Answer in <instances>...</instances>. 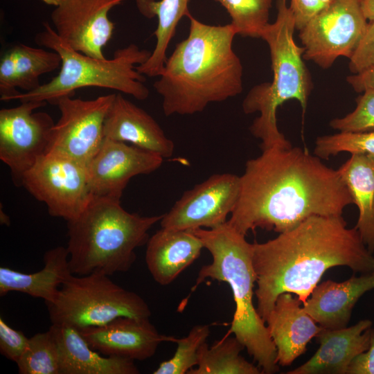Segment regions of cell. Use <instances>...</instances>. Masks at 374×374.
I'll use <instances>...</instances> for the list:
<instances>
[{"instance_id":"obj_1","label":"cell","mask_w":374,"mask_h":374,"mask_svg":"<svg viewBox=\"0 0 374 374\" xmlns=\"http://www.w3.org/2000/svg\"><path fill=\"white\" fill-rule=\"evenodd\" d=\"M262 152L246 162L238 200L227 220L242 234L258 228L280 233L311 215L340 216L354 204L338 170L307 149Z\"/></svg>"},{"instance_id":"obj_2","label":"cell","mask_w":374,"mask_h":374,"mask_svg":"<svg viewBox=\"0 0 374 374\" xmlns=\"http://www.w3.org/2000/svg\"><path fill=\"white\" fill-rule=\"evenodd\" d=\"M256 309L265 322L277 297L294 294L303 304L323 274L338 266L374 272V257L341 215H311L265 242L253 243Z\"/></svg>"},{"instance_id":"obj_3","label":"cell","mask_w":374,"mask_h":374,"mask_svg":"<svg viewBox=\"0 0 374 374\" xmlns=\"http://www.w3.org/2000/svg\"><path fill=\"white\" fill-rule=\"evenodd\" d=\"M189 33L167 57L154 84L166 116L193 115L243 89V67L233 49L236 30L230 23L210 25L190 14Z\"/></svg>"},{"instance_id":"obj_4","label":"cell","mask_w":374,"mask_h":374,"mask_svg":"<svg viewBox=\"0 0 374 374\" xmlns=\"http://www.w3.org/2000/svg\"><path fill=\"white\" fill-rule=\"evenodd\" d=\"M191 231L212 256V262L200 269L192 290L208 278L228 283L235 305L229 334L233 333L244 346L262 373L278 372L276 347L253 302L256 283L253 243L248 242L245 235L227 221L215 228Z\"/></svg>"},{"instance_id":"obj_5","label":"cell","mask_w":374,"mask_h":374,"mask_svg":"<svg viewBox=\"0 0 374 374\" xmlns=\"http://www.w3.org/2000/svg\"><path fill=\"white\" fill-rule=\"evenodd\" d=\"M162 217L131 213L120 199L93 196L84 211L67 222L71 274L111 276L127 271L136 260L135 249L147 243L149 230Z\"/></svg>"},{"instance_id":"obj_6","label":"cell","mask_w":374,"mask_h":374,"mask_svg":"<svg viewBox=\"0 0 374 374\" xmlns=\"http://www.w3.org/2000/svg\"><path fill=\"white\" fill-rule=\"evenodd\" d=\"M276 20L265 27L260 36L269 46L272 80L253 87L242 104L244 114H260L249 130L260 140L262 150L292 146L278 130L277 109L285 101L295 99L304 112L312 89L310 73L303 61L305 48L294 39L293 12L287 0H276Z\"/></svg>"},{"instance_id":"obj_7","label":"cell","mask_w":374,"mask_h":374,"mask_svg":"<svg viewBox=\"0 0 374 374\" xmlns=\"http://www.w3.org/2000/svg\"><path fill=\"white\" fill-rule=\"evenodd\" d=\"M35 36L39 45L57 52L62 64L59 73L48 82L28 92H20L14 100L44 101L55 105L66 96H73L78 89L97 87L116 90L139 100L148 98L145 77L136 66L143 64L152 52L134 44L116 50L111 59H97L75 51L64 43L48 22Z\"/></svg>"},{"instance_id":"obj_8","label":"cell","mask_w":374,"mask_h":374,"mask_svg":"<svg viewBox=\"0 0 374 374\" xmlns=\"http://www.w3.org/2000/svg\"><path fill=\"white\" fill-rule=\"evenodd\" d=\"M52 323L77 330L105 325L121 317L150 318L151 310L138 294L114 283L109 276L72 274L46 304Z\"/></svg>"},{"instance_id":"obj_9","label":"cell","mask_w":374,"mask_h":374,"mask_svg":"<svg viewBox=\"0 0 374 374\" xmlns=\"http://www.w3.org/2000/svg\"><path fill=\"white\" fill-rule=\"evenodd\" d=\"M23 186L46 204L53 217L76 219L93 197L87 166L69 157L46 152L24 175Z\"/></svg>"},{"instance_id":"obj_10","label":"cell","mask_w":374,"mask_h":374,"mask_svg":"<svg viewBox=\"0 0 374 374\" xmlns=\"http://www.w3.org/2000/svg\"><path fill=\"white\" fill-rule=\"evenodd\" d=\"M364 0H333L299 31L305 48L303 59L322 69L330 67L339 57L348 59L365 33L368 20Z\"/></svg>"},{"instance_id":"obj_11","label":"cell","mask_w":374,"mask_h":374,"mask_svg":"<svg viewBox=\"0 0 374 374\" xmlns=\"http://www.w3.org/2000/svg\"><path fill=\"white\" fill-rule=\"evenodd\" d=\"M116 93L92 100L64 96L57 105L60 118L55 123L46 151L59 154L87 166L104 139V122Z\"/></svg>"},{"instance_id":"obj_12","label":"cell","mask_w":374,"mask_h":374,"mask_svg":"<svg viewBox=\"0 0 374 374\" xmlns=\"http://www.w3.org/2000/svg\"><path fill=\"white\" fill-rule=\"evenodd\" d=\"M46 103L24 101L0 110V159L16 186H21L24 175L46 153L55 123L48 113L34 110Z\"/></svg>"},{"instance_id":"obj_13","label":"cell","mask_w":374,"mask_h":374,"mask_svg":"<svg viewBox=\"0 0 374 374\" xmlns=\"http://www.w3.org/2000/svg\"><path fill=\"white\" fill-rule=\"evenodd\" d=\"M240 191V177L214 174L186 191L160 221L161 227L195 230L212 229L226 220Z\"/></svg>"},{"instance_id":"obj_14","label":"cell","mask_w":374,"mask_h":374,"mask_svg":"<svg viewBox=\"0 0 374 374\" xmlns=\"http://www.w3.org/2000/svg\"><path fill=\"white\" fill-rule=\"evenodd\" d=\"M125 0H61L51 18L59 38L75 51L105 59L103 48L115 24L109 17L114 6Z\"/></svg>"},{"instance_id":"obj_15","label":"cell","mask_w":374,"mask_h":374,"mask_svg":"<svg viewBox=\"0 0 374 374\" xmlns=\"http://www.w3.org/2000/svg\"><path fill=\"white\" fill-rule=\"evenodd\" d=\"M163 159L157 153L135 145L105 139L87 165L91 192L93 196L121 199L132 177L155 171Z\"/></svg>"},{"instance_id":"obj_16","label":"cell","mask_w":374,"mask_h":374,"mask_svg":"<svg viewBox=\"0 0 374 374\" xmlns=\"http://www.w3.org/2000/svg\"><path fill=\"white\" fill-rule=\"evenodd\" d=\"M88 344L105 356L143 361L152 357L162 341L170 337L159 333L149 318L121 317L99 326L79 330Z\"/></svg>"},{"instance_id":"obj_17","label":"cell","mask_w":374,"mask_h":374,"mask_svg":"<svg viewBox=\"0 0 374 374\" xmlns=\"http://www.w3.org/2000/svg\"><path fill=\"white\" fill-rule=\"evenodd\" d=\"M103 133L105 139L131 143L163 159L172 157L175 150L174 142L154 118L120 92L107 114Z\"/></svg>"},{"instance_id":"obj_18","label":"cell","mask_w":374,"mask_h":374,"mask_svg":"<svg viewBox=\"0 0 374 374\" xmlns=\"http://www.w3.org/2000/svg\"><path fill=\"white\" fill-rule=\"evenodd\" d=\"M291 293L280 294L265 323L276 349L279 366H287L303 353L322 330Z\"/></svg>"},{"instance_id":"obj_19","label":"cell","mask_w":374,"mask_h":374,"mask_svg":"<svg viewBox=\"0 0 374 374\" xmlns=\"http://www.w3.org/2000/svg\"><path fill=\"white\" fill-rule=\"evenodd\" d=\"M369 319L359 321L350 327L326 329L319 332V347L314 355L287 374H347L352 360L366 351L370 344Z\"/></svg>"},{"instance_id":"obj_20","label":"cell","mask_w":374,"mask_h":374,"mask_svg":"<svg viewBox=\"0 0 374 374\" xmlns=\"http://www.w3.org/2000/svg\"><path fill=\"white\" fill-rule=\"evenodd\" d=\"M374 290V272L353 276L346 280H328L318 284L303 304L308 314L321 327H347L353 309L367 292Z\"/></svg>"},{"instance_id":"obj_21","label":"cell","mask_w":374,"mask_h":374,"mask_svg":"<svg viewBox=\"0 0 374 374\" xmlns=\"http://www.w3.org/2000/svg\"><path fill=\"white\" fill-rule=\"evenodd\" d=\"M145 262L153 279L167 285L199 258L204 247L191 230L161 227L149 238Z\"/></svg>"},{"instance_id":"obj_22","label":"cell","mask_w":374,"mask_h":374,"mask_svg":"<svg viewBox=\"0 0 374 374\" xmlns=\"http://www.w3.org/2000/svg\"><path fill=\"white\" fill-rule=\"evenodd\" d=\"M57 344L60 374H138L134 361L103 357L97 353L76 328L52 323L49 328Z\"/></svg>"},{"instance_id":"obj_23","label":"cell","mask_w":374,"mask_h":374,"mask_svg":"<svg viewBox=\"0 0 374 374\" xmlns=\"http://www.w3.org/2000/svg\"><path fill=\"white\" fill-rule=\"evenodd\" d=\"M62 64L55 51H46L23 44L15 45L4 52L0 60L1 100L10 101L20 92L38 88L39 77L57 69Z\"/></svg>"},{"instance_id":"obj_24","label":"cell","mask_w":374,"mask_h":374,"mask_svg":"<svg viewBox=\"0 0 374 374\" xmlns=\"http://www.w3.org/2000/svg\"><path fill=\"white\" fill-rule=\"evenodd\" d=\"M44 266L35 273L26 274L6 267H0V296L19 292L52 302L61 285L72 275L66 247H57L44 256Z\"/></svg>"},{"instance_id":"obj_25","label":"cell","mask_w":374,"mask_h":374,"mask_svg":"<svg viewBox=\"0 0 374 374\" xmlns=\"http://www.w3.org/2000/svg\"><path fill=\"white\" fill-rule=\"evenodd\" d=\"M359 211L355 228L374 252V155L351 154L337 169Z\"/></svg>"},{"instance_id":"obj_26","label":"cell","mask_w":374,"mask_h":374,"mask_svg":"<svg viewBox=\"0 0 374 374\" xmlns=\"http://www.w3.org/2000/svg\"><path fill=\"white\" fill-rule=\"evenodd\" d=\"M189 0H136V6L143 16L157 17V27L154 32L155 47L148 60L136 66L141 74L149 77L159 76L167 60L166 52L180 19L188 17Z\"/></svg>"},{"instance_id":"obj_27","label":"cell","mask_w":374,"mask_h":374,"mask_svg":"<svg viewBox=\"0 0 374 374\" xmlns=\"http://www.w3.org/2000/svg\"><path fill=\"white\" fill-rule=\"evenodd\" d=\"M244 346L234 337H225L208 346L203 344L198 352V364L187 374H261L258 366L240 355Z\"/></svg>"},{"instance_id":"obj_28","label":"cell","mask_w":374,"mask_h":374,"mask_svg":"<svg viewBox=\"0 0 374 374\" xmlns=\"http://www.w3.org/2000/svg\"><path fill=\"white\" fill-rule=\"evenodd\" d=\"M229 13L237 35L260 38L269 24L272 0H215Z\"/></svg>"},{"instance_id":"obj_29","label":"cell","mask_w":374,"mask_h":374,"mask_svg":"<svg viewBox=\"0 0 374 374\" xmlns=\"http://www.w3.org/2000/svg\"><path fill=\"white\" fill-rule=\"evenodd\" d=\"M16 364L19 374H60L58 349L51 330L30 337Z\"/></svg>"},{"instance_id":"obj_30","label":"cell","mask_w":374,"mask_h":374,"mask_svg":"<svg viewBox=\"0 0 374 374\" xmlns=\"http://www.w3.org/2000/svg\"><path fill=\"white\" fill-rule=\"evenodd\" d=\"M210 335L208 325H197L183 338L171 337L170 341L177 344L174 355L162 362L154 374H185L198 364V352Z\"/></svg>"},{"instance_id":"obj_31","label":"cell","mask_w":374,"mask_h":374,"mask_svg":"<svg viewBox=\"0 0 374 374\" xmlns=\"http://www.w3.org/2000/svg\"><path fill=\"white\" fill-rule=\"evenodd\" d=\"M374 155V130L362 132H341L319 136L315 141L314 154L328 159L340 152Z\"/></svg>"},{"instance_id":"obj_32","label":"cell","mask_w":374,"mask_h":374,"mask_svg":"<svg viewBox=\"0 0 374 374\" xmlns=\"http://www.w3.org/2000/svg\"><path fill=\"white\" fill-rule=\"evenodd\" d=\"M356 103L357 106L352 112L331 120L330 126L341 132L374 130V88L366 89Z\"/></svg>"},{"instance_id":"obj_33","label":"cell","mask_w":374,"mask_h":374,"mask_svg":"<svg viewBox=\"0 0 374 374\" xmlns=\"http://www.w3.org/2000/svg\"><path fill=\"white\" fill-rule=\"evenodd\" d=\"M29 339L24 332L12 328L0 318V352L2 355L17 363L27 348Z\"/></svg>"},{"instance_id":"obj_34","label":"cell","mask_w":374,"mask_h":374,"mask_svg":"<svg viewBox=\"0 0 374 374\" xmlns=\"http://www.w3.org/2000/svg\"><path fill=\"white\" fill-rule=\"evenodd\" d=\"M349 60V70L353 74L374 65V20L368 21L364 36Z\"/></svg>"},{"instance_id":"obj_35","label":"cell","mask_w":374,"mask_h":374,"mask_svg":"<svg viewBox=\"0 0 374 374\" xmlns=\"http://www.w3.org/2000/svg\"><path fill=\"white\" fill-rule=\"evenodd\" d=\"M333 0H290V8L295 19V28L301 30Z\"/></svg>"},{"instance_id":"obj_36","label":"cell","mask_w":374,"mask_h":374,"mask_svg":"<svg viewBox=\"0 0 374 374\" xmlns=\"http://www.w3.org/2000/svg\"><path fill=\"white\" fill-rule=\"evenodd\" d=\"M347 374H374V328L372 327L370 329L368 348L352 360Z\"/></svg>"},{"instance_id":"obj_37","label":"cell","mask_w":374,"mask_h":374,"mask_svg":"<svg viewBox=\"0 0 374 374\" xmlns=\"http://www.w3.org/2000/svg\"><path fill=\"white\" fill-rule=\"evenodd\" d=\"M356 92L362 93L366 89L374 88V65L346 78Z\"/></svg>"},{"instance_id":"obj_38","label":"cell","mask_w":374,"mask_h":374,"mask_svg":"<svg viewBox=\"0 0 374 374\" xmlns=\"http://www.w3.org/2000/svg\"><path fill=\"white\" fill-rule=\"evenodd\" d=\"M363 10L368 21L374 20V0H364Z\"/></svg>"},{"instance_id":"obj_39","label":"cell","mask_w":374,"mask_h":374,"mask_svg":"<svg viewBox=\"0 0 374 374\" xmlns=\"http://www.w3.org/2000/svg\"><path fill=\"white\" fill-rule=\"evenodd\" d=\"M0 222L1 224L10 226V220L9 216L2 210L0 209Z\"/></svg>"},{"instance_id":"obj_40","label":"cell","mask_w":374,"mask_h":374,"mask_svg":"<svg viewBox=\"0 0 374 374\" xmlns=\"http://www.w3.org/2000/svg\"><path fill=\"white\" fill-rule=\"evenodd\" d=\"M41 1H42L44 3L48 5L56 6L59 4L61 0H41Z\"/></svg>"}]
</instances>
